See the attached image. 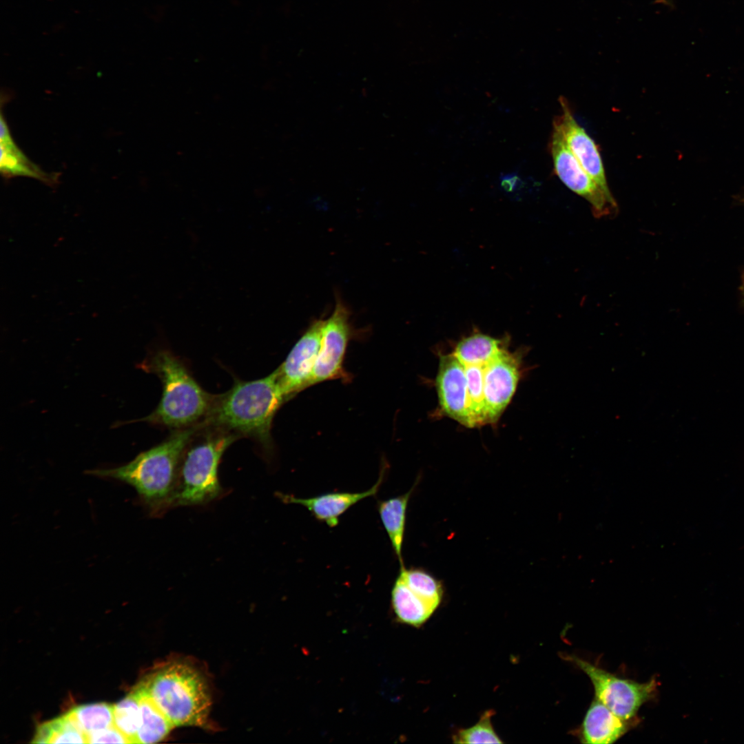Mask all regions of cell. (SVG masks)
Here are the masks:
<instances>
[{
  "instance_id": "6da1fadb",
  "label": "cell",
  "mask_w": 744,
  "mask_h": 744,
  "mask_svg": "<svg viewBox=\"0 0 744 744\" xmlns=\"http://www.w3.org/2000/svg\"><path fill=\"white\" fill-rule=\"evenodd\" d=\"M201 426L200 423L174 430L161 443L139 453L126 464L89 470L87 473L132 486L149 514L158 516L169 508L183 455Z\"/></svg>"
},
{
  "instance_id": "7a4b0ae2",
  "label": "cell",
  "mask_w": 744,
  "mask_h": 744,
  "mask_svg": "<svg viewBox=\"0 0 744 744\" xmlns=\"http://www.w3.org/2000/svg\"><path fill=\"white\" fill-rule=\"evenodd\" d=\"M285 402L276 369L260 379L236 380L231 389L216 395L202 423L239 437H251L265 449L271 451L272 422Z\"/></svg>"
},
{
  "instance_id": "3957f363",
  "label": "cell",
  "mask_w": 744,
  "mask_h": 744,
  "mask_svg": "<svg viewBox=\"0 0 744 744\" xmlns=\"http://www.w3.org/2000/svg\"><path fill=\"white\" fill-rule=\"evenodd\" d=\"M142 369L156 375L163 384L158 405L141 420L174 430L201 423L215 395L205 391L182 360L166 349L157 351L143 361Z\"/></svg>"
},
{
  "instance_id": "277c9868",
  "label": "cell",
  "mask_w": 744,
  "mask_h": 744,
  "mask_svg": "<svg viewBox=\"0 0 744 744\" xmlns=\"http://www.w3.org/2000/svg\"><path fill=\"white\" fill-rule=\"evenodd\" d=\"M141 685L174 727H209L211 697L203 674L190 663L170 661Z\"/></svg>"
},
{
  "instance_id": "5b68a950",
  "label": "cell",
  "mask_w": 744,
  "mask_h": 744,
  "mask_svg": "<svg viewBox=\"0 0 744 744\" xmlns=\"http://www.w3.org/2000/svg\"><path fill=\"white\" fill-rule=\"evenodd\" d=\"M238 437L202 425L183 455L169 508L205 504L222 494L218 466L225 451Z\"/></svg>"
},
{
  "instance_id": "8992f818",
  "label": "cell",
  "mask_w": 744,
  "mask_h": 744,
  "mask_svg": "<svg viewBox=\"0 0 744 744\" xmlns=\"http://www.w3.org/2000/svg\"><path fill=\"white\" fill-rule=\"evenodd\" d=\"M566 657L588 676L595 699L623 719H634L641 706L655 697L658 686L655 679L638 683L616 676L575 655Z\"/></svg>"
},
{
  "instance_id": "52a82bcc",
  "label": "cell",
  "mask_w": 744,
  "mask_h": 744,
  "mask_svg": "<svg viewBox=\"0 0 744 744\" xmlns=\"http://www.w3.org/2000/svg\"><path fill=\"white\" fill-rule=\"evenodd\" d=\"M550 149L556 174L567 187L590 203L595 218H612L617 214L618 206L612 193L605 192L586 172L555 122Z\"/></svg>"
},
{
  "instance_id": "ba28073f",
  "label": "cell",
  "mask_w": 744,
  "mask_h": 744,
  "mask_svg": "<svg viewBox=\"0 0 744 744\" xmlns=\"http://www.w3.org/2000/svg\"><path fill=\"white\" fill-rule=\"evenodd\" d=\"M350 316L348 307L337 297L331 315L324 320L310 386L328 380H350L351 375L343 366L347 345L354 333Z\"/></svg>"
},
{
  "instance_id": "9c48e42d",
  "label": "cell",
  "mask_w": 744,
  "mask_h": 744,
  "mask_svg": "<svg viewBox=\"0 0 744 744\" xmlns=\"http://www.w3.org/2000/svg\"><path fill=\"white\" fill-rule=\"evenodd\" d=\"M324 320L316 319L293 347L278 367V380L285 402L311 386L313 370L320 347Z\"/></svg>"
},
{
  "instance_id": "30bf717a",
  "label": "cell",
  "mask_w": 744,
  "mask_h": 744,
  "mask_svg": "<svg viewBox=\"0 0 744 744\" xmlns=\"http://www.w3.org/2000/svg\"><path fill=\"white\" fill-rule=\"evenodd\" d=\"M519 358L504 347L484 369L486 423L495 422L510 403L520 375Z\"/></svg>"
},
{
  "instance_id": "8fae6325",
  "label": "cell",
  "mask_w": 744,
  "mask_h": 744,
  "mask_svg": "<svg viewBox=\"0 0 744 744\" xmlns=\"http://www.w3.org/2000/svg\"><path fill=\"white\" fill-rule=\"evenodd\" d=\"M436 389L443 412L463 426L474 427L469 412L465 366L453 353L440 356Z\"/></svg>"
},
{
  "instance_id": "7c38bea8",
  "label": "cell",
  "mask_w": 744,
  "mask_h": 744,
  "mask_svg": "<svg viewBox=\"0 0 744 744\" xmlns=\"http://www.w3.org/2000/svg\"><path fill=\"white\" fill-rule=\"evenodd\" d=\"M559 101L561 114L553 122L559 126L568 147L586 172L605 192L611 193L595 143L575 120L567 99L561 96Z\"/></svg>"
},
{
  "instance_id": "4fadbf2b",
  "label": "cell",
  "mask_w": 744,
  "mask_h": 744,
  "mask_svg": "<svg viewBox=\"0 0 744 744\" xmlns=\"http://www.w3.org/2000/svg\"><path fill=\"white\" fill-rule=\"evenodd\" d=\"M386 468L385 466L382 467L377 482L371 488L362 492H331L309 498L278 493V497L287 504H295L304 506L316 519L333 528L338 524L340 517L351 506L378 493L384 479Z\"/></svg>"
},
{
  "instance_id": "5bb4252c",
  "label": "cell",
  "mask_w": 744,
  "mask_h": 744,
  "mask_svg": "<svg viewBox=\"0 0 744 744\" xmlns=\"http://www.w3.org/2000/svg\"><path fill=\"white\" fill-rule=\"evenodd\" d=\"M634 723V719L619 717L595 699L586 713L579 737L583 743H612L623 736Z\"/></svg>"
},
{
  "instance_id": "9a60e30c",
  "label": "cell",
  "mask_w": 744,
  "mask_h": 744,
  "mask_svg": "<svg viewBox=\"0 0 744 744\" xmlns=\"http://www.w3.org/2000/svg\"><path fill=\"white\" fill-rule=\"evenodd\" d=\"M0 170L6 178L25 176L37 179L45 185L54 187L59 181V173H48L31 161L14 141L8 125L1 114L0 122Z\"/></svg>"
},
{
  "instance_id": "2e32d148",
  "label": "cell",
  "mask_w": 744,
  "mask_h": 744,
  "mask_svg": "<svg viewBox=\"0 0 744 744\" xmlns=\"http://www.w3.org/2000/svg\"><path fill=\"white\" fill-rule=\"evenodd\" d=\"M413 490V487L403 495L380 501L378 506L381 521L401 566H404L402 552L406 510Z\"/></svg>"
},
{
  "instance_id": "e0dca14e",
  "label": "cell",
  "mask_w": 744,
  "mask_h": 744,
  "mask_svg": "<svg viewBox=\"0 0 744 744\" xmlns=\"http://www.w3.org/2000/svg\"><path fill=\"white\" fill-rule=\"evenodd\" d=\"M391 604L398 621L415 628L423 625L435 610L416 595L400 575L391 590Z\"/></svg>"
},
{
  "instance_id": "ac0fdd59",
  "label": "cell",
  "mask_w": 744,
  "mask_h": 744,
  "mask_svg": "<svg viewBox=\"0 0 744 744\" xmlns=\"http://www.w3.org/2000/svg\"><path fill=\"white\" fill-rule=\"evenodd\" d=\"M140 699L141 725L136 743H154L164 738L174 725L139 683L135 688Z\"/></svg>"
},
{
  "instance_id": "d6986e66",
  "label": "cell",
  "mask_w": 744,
  "mask_h": 744,
  "mask_svg": "<svg viewBox=\"0 0 744 744\" xmlns=\"http://www.w3.org/2000/svg\"><path fill=\"white\" fill-rule=\"evenodd\" d=\"M504 342L502 339L476 333L462 338L453 353L464 366L484 365L505 347Z\"/></svg>"
},
{
  "instance_id": "ffe728a7",
  "label": "cell",
  "mask_w": 744,
  "mask_h": 744,
  "mask_svg": "<svg viewBox=\"0 0 744 744\" xmlns=\"http://www.w3.org/2000/svg\"><path fill=\"white\" fill-rule=\"evenodd\" d=\"M34 743H87V736L68 714L41 724Z\"/></svg>"
},
{
  "instance_id": "44dd1931",
  "label": "cell",
  "mask_w": 744,
  "mask_h": 744,
  "mask_svg": "<svg viewBox=\"0 0 744 744\" xmlns=\"http://www.w3.org/2000/svg\"><path fill=\"white\" fill-rule=\"evenodd\" d=\"M67 714L86 736L114 725V705L107 703L81 705Z\"/></svg>"
},
{
  "instance_id": "7402d4cb",
  "label": "cell",
  "mask_w": 744,
  "mask_h": 744,
  "mask_svg": "<svg viewBox=\"0 0 744 744\" xmlns=\"http://www.w3.org/2000/svg\"><path fill=\"white\" fill-rule=\"evenodd\" d=\"M399 575L416 595L433 609L437 608L442 601L444 591L440 581L424 569H406L404 566H401Z\"/></svg>"
},
{
  "instance_id": "603a6c76",
  "label": "cell",
  "mask_w": 744,
  "mask_h": 744,
  "mask_svg": "<svg viewBox=\"0 0 744 744\" xmlns=\"http://www.w3.org/2000/svg\"><path fill=\"white\" fill-rule=\"evenodd\" d=\"M141 725L139 696L135 688L114 705V725L127 738L130 743H136V736Z\"/></svg>"
},
{
  "instance_id": "cb8c5ba5",
  "label": "cell",
  "mask_w": 744,
  "mask_h": 744,
  "mask_svg": "<svg viewBox=\"0 0 744 744\" xmlns=\"http://www.w3.org/2000/svg\"><path fill=\"white\" fill-rule=\"evenodd\" d=\"M486 364L464 366L467 379L469 412L474 427L486 424L484 396V369Z\"/></svg>"
},
{
  "instance_id": "d4e9b609",
  "label": "cell",
  "mask_w": 744,
  "mask_h": 744,
  "mask_svg": "<svg viewBox=\"0 0 744 744\" xmlns=\"http://www.w3.org/2000/svg\"><path fill=\"white\" fill-rule=\"evenodd\" d=\"M495 714L492 710L484 712L479 721L466 729H460L453 736L455 743H502L493 729L491 719Z\"/></svg>"
},
{
  "instance_id": "484cf974",
  "label": "cell",
  "mask_w": 744,
  "mask_h": 744,
  "mask_svg": "<svg viewBox=\"0 0 744 744\" xmlns=\"http://www.w3.org/2000/svg\"><path fill=\"white\" fill-rule=\"evenodd\" d=\"M130 743L127 738L114 726L87 735V743Z\"/></svg>"
},
{
  "instance_id": "4316f807",
  "label": "cell",
  "mask_w": 744,
  "mask_h": 744,
  "mask_svg": "<svg viewBox=\"0 0 744 744\" xmlns=\"http://www.w3.org/2000/svg\"><path fill=\"white\" fill-rule=\"evenodd\" d=\"M741 292L743 302H744V275H743L742 284H741Z\"/></svg>"
}]
</instances>
